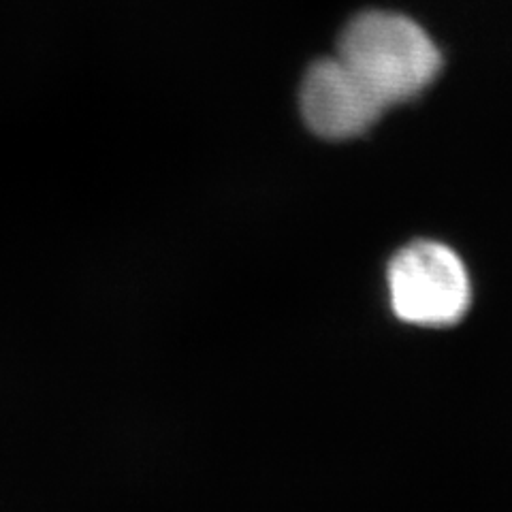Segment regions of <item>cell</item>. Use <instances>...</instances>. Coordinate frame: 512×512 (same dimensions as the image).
Listing matches in <instances>:
<instances>
[{
    "label": "cell",
    "mask_w": 512,
    "mask_h": 512,
    "mask_svg": "<svg viewBox=\"0 0 512 512\" xmlns=\"http://www.w3.org/2000/svg\"><path fill=\"white\" fill-rule=\"evenodd\" d=\"M389 293L393 312L406 323L451 327L466 316L472 286L466 267L451 248L414 242L393 256Z\"/></svg>",
    "instance_id": "2"
},
{
    "label": "cell",
    "mask_w": 512,
    "mask_h": 512,
    "mask_svg": "<svg viewBox=\"0 0 512 512\" xmlns=\"http://www.w3.org/2000/svg\"><path fill=\"white\" fill-rule=\"evenodd\" d=\"M335 56L384 109L416 99L442 71V54L427 30L393 11L355 15L342 30Z\"/></svg>",
    "instance_id": "1"
},
{
    "label": "cell",
    "mask_w": 512,
    "mask_h": 512,
    "mask_svg": "<svg viewBox=\"0 0 512 512\" xmlns=\"http://www.w3.org/2000/svg\"><path fill=\"white\" fill-rule=\"evenodd\" d=\"M299 107L310 131L331 141L367 133L387 111L338 56L320 58L306 71Z\"/></svg>",
    "instance_id": "3"
}]
</instances>
